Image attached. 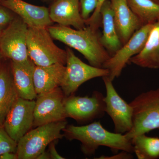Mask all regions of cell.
<instances>
[{"label":"cell","mask_w":159,"mask_h":159,"mask_svg":"<svg viewBox=\"0 0 159 159\" xmlns=\"http://www.w3.org/2000/svg\"><path fill=\"white\" fill-rule=\"evenodd\" d=\"M62 132L64 137L68 140L80 141L81 152L88 156L93 155L101 146L108 147L115 153L119 150L134 152L132 141L127 139L125 134L109 131L99 121L81 126L67 125Z\"/></svg>","instance_id":"cell-1"},{"label":"cell","mask_w":159,"mask_h":159,"mask_svg":"<svg viewBox=\"0 0 159 159\" xmlns=\"http://www.w3.org/2000/svg\"><path fill=\"white\" fill-rule=\"evenodd\" d=\"M47 28L53 39L79 51L91 66L102 68L111 57L100 42L98 29L86 26L83 29H74L58 25Z\"/></svg>","instance_id":"cell-2"},{"label":"cell","mask_w":159,"mask_h":159,"mask_svg":"<svg viewBox=\"0 0 159 159\" xmlns=\"http://www.w3.org/2000/svg\"><path fill=\"white\" fill-rule=\"evenodd\" d=\"M52 39L47 27H29L27 37L28 55L35 66L66 65V50L57 47Z\"/></svg>","instance_id":"cell-3"},{"label":"cell","mask_w":159,"mask_h":159,"mask_svg":"<svg viewBox=\"0 0 159 159\" xmlns=\"http://www.w3.org/2000/svg\"><path fill=\"white\" fill-rule=\"evenodd\" d=\"M133 108V127L127 139L159 129V88L139 94L129 103Z\"/></svg>","instance_id":"cell-4"},{"label":"cell","mask_w":159,"mask_h":159,"mask_svg":"<svg viewBox=\"0 0 159 159\" xmlns=\"http://www.w3.org/2000/svg\"><path fill=\"white\" fill-rule=\"evenodd\" d=\"M66 120L51 122L31 129L18 142V159H36L51 142L61 139Z\"/></svg>","instance_id":"cell-5"},{"label":"cell","mask_w":159,"mask_h":159,"mask_svg":"<svg viewBox=\"0 0 159 159\" xmlns=\"http://www.w3.org/2000/svg\"><path fill=\"white\" fill-rule=\"evenodd\" d=\"M67 53L66 70L61 85L65 97L74 95L83 84L93 78L108 77V70L88 65L82 61L69 48Z\"/></svg>","instance_id":"cell-6"},{"label":"cell","mask_w":159,"mask_h":159,"mask_svg":"<svg viewBox=\"0 0 159 159\" xmlns=\"http://www.w3.org/2000/svg\"><path fill=\"white\" fill-rule=\"evenodd\" d=\"M29 27L19 16L12 21L0 35V51L4 58L16 62L29 59L27 37Z\"/></svg>","instance_id":"cell-7"},{"label":"cell","mask_w":159,"mask_h":159,"mask_svg":"<svg viewBox=\"0 0 159 159\" xmlns=\"http://www.w3.org/2000/svg\"><path fill=\"white\" fill-rule=\"evenodd\" d=\"M104 97L97 91H94L91 97H79L74 94L66 97L64 107L67 118L80 123L102 118L106 113Z\"/></svg>","instance_id":"cell-8"},{"label":"cell","mask_w":159,"mask_h":159,"mask_svg":"<svg viewBox=\"0 0 159 159\" xmlns=\"http://www.w3.org/2000/svg\"><path fill=\"white\" fill-rule=\"evenodd\" d=\"M152 26L153 24H147L136 31L127 42L103 64L102 68L108 70L111 80L119 77L131 58L142 51Z\"/></svg>","instance_id":"cell-9"},{"label":"cell","mask_w":159,"mask_h":159,"mask_svg":"<svg viewBox=\"0 0 159 159\" xmlns=\"http://www.w3.org/2000/svg\"><path fill=\"white\" fill-rule=\"evenodd\" d=\"M65 97L60 87L37 95L35 99L33 127L66 120Z\"/></svg>","instance_id":"cell-10"},{"label":"cell","mask_w":159,"mask_h":159,"mask_svg":"<svg viewBox=\"0 0 159 159\" xmlns=\"http://www.w3.org/2000/svg\"><path fill=\"white\" fill-rule=\"evenodd\" d=\"M102 79L106 92L104 97L105 112L112 120L115 132L127 133L133 127V108L119 96L114 87L113 81L108 77H102Z\"/></svg>","instance_id":"cell-11"},{"label":"cell","mask_w":159,"mask_h":159,"mask_svg":"<svg viewBox=\"0 0 159 159\" xmlns=\"http://www.w3.org/2000/svg\"><path fill=\"white\" fill-rule=\"evenodd\" d=\"M35 103V100L18 97L6 116L3 126L17 142L33 127Z\"/></svg>","instance_id":"cell-12"},{"label":"cell","mask_w":159,"mask_h":159,"mask_svg":"<svg viewBox=\"0 0 159 159\" xmlns=\"http://www.w3.org/2000/svg\"><path fill=\"white\" fill-rule=\"evenodd\" d=\"M0 4L19 16L29 27L48 28L53 23L46 7L34 6L23 0H2Z\"/></svg>","instance_id":"cell-13"},{"label":"cell","mask_w":159,"mask_h":159,"mask_svg":"<svg viewBox=\"0 0 159 159\" xmlns=\"http://www.w3.org/2000/svg\"><path fill=\"white\" fill-rule=\"evenodd\" d=\"M117 33L122 45L144 26L129 8L126 0H110Z\"/></svg>","instance_id":"cell-14"},{"label":"cell","mask_w":159,"mask_h":159,"mask_svg":"<svg viewBox=\"0 0 159 159\" xmlns=\"http://www.w3.org/2000/svg\"><path fill=\"white\" fill-rule=\"evenodd\" d=\"M49 10L51 20L58 25L77 29L86 26L80 14L79 0H56Z\"/></svg>","instance_id":"cell-15"},{"label":"cell","mask_w":159,"mask_h":159,"mask_svg":"<svg viewBox=\"0 0 159 159\" xmlns=\"http://www.w3.org/2000/svg\"><path fill=\"white\" fill-rule=\"evenodd\" d=\"M11 72L18 95L20 98L35 100L37 97L34 83L35 65L29 58L24 62L10 61Z\"/></svg>","instance_id":"cell-16"},{"label":"cell","mask_w":159,"mask_h":159,"mask_svg":"<svg viewBox=\"0 0 159 159\" xmlns=\"http://www.w3.org/2000/svg\"><path fill=\"white\" fill-rule=\"evenodd\" d=\"M56 63L48 66H35L33 75L37 95L60 87L64 77L66 66Z\"/></svg>","instance_id":"cell-17"},{"label":"cell","mask_w":159,"mask_h":159,"mask_svg":"<svg viewBox=\"0 0 159 159\" xmlns=\"http://www.w3.org/2000/svg\"><path fill=\"white\" fill-rule=\"evenodd\" d=\"M9 64H0V125H3L7 114L18 97Z\"/></svg>","instance_id":"cell-18"},{"label":"cell","mask_w":159,"mask_h":159,"mask_svg":"<svg viewBox=\"0 0 159 159\" xmlns=\"http://www.w3.org/2000/svg\"><path fill=\"white\" fill-rule=\"evenodd\" d=\"M129 62L142 68L159 69V20L153 23L142 51Z\"/></svg>","instance_id":"cell-19"},{"label":"cell","mask_w":159,"mask_h":159,"mask_svg":"<svg viewBox=\"0 0 159 159\" xmlns=\"http://www.w3.org/2000/svg\"><path fill=\"white\" fill-rule=\"evenodd\" d=\"M100 13L103 28L100 42L111 56L121 48L123 45L117 33L110 0H106L103 3L100 8Z\"/></svg>","instance_id":"cell-20"},{"label":"cell","mask_w":159,"mask_h":159,"mask_svg":"<svg viewBox=\"0 0 159 159\" xmlns=\"http://www.w3.org/2000/svg\"><path fill=\"white\" fill-rule=\"evenodd\" d=\"M129 8L143 25L159 20V4L153 0H126Z\"/></svg>","instance_id":"cell-21"},{"label":"cell","mask_w":159,"mask_h":159,"mask_svg":"<svg viewBox=\"0 0 159 159\" xmlns=\"http://www.w3.org/2000/svg\"><path fill=\"white\" fill-rule=\"evenodd\" d=\"M134 152L139 159H157L159 158V138L148 137L146 134L131 139Z\"/></svg>","instance_id":"cell-22"},{"label":"cell","mask_w":159,"mask_h":159,"mask_svg":"<svg viewBox=\"0 0 159 159\" xmlns=\"http://www.w3.org/2000/svg\"><path fill=\"white\" fill-rule=\"evenodd\" d=\"M17 144L7 133L3 125H0V155L8 152L16 153Z\"/></svg>","instance_id":"cell-23"},{"label":"cell","mask_w":159,"mask_h":159,"mask_svg":"<svg viewBox=\"0 0 159 159\" xmlns=\"http://www.w3.org/2000/svg\"><path fill=\"white\" fill-rule=\"evenodd\" d=\"M99 0H80V11L84 20H86L90 16L97 7Z\"/></svg>","instance_id":"cell-24"},{"label":"cell","mask_w":159,"mask_h":159,"mask_svg":"<svg viewBox=\"0 0 159 159\" xmlns=\"http://www.w3.org/2000/svg\"><path fill=\"white\" fill-rule=\"evenodd\" d=\"M106 0H99L97 7L92 15L87 20H85V25L94 28L99 29L101 22V17L100 15V8Z\"/></svg>","instance_id":"cell-25"},{"label":"cell","mask_w":159,"mask_h":159,"mask_svg":"<svg viewBox=\"0 0 159 159\" xmlns=\"http://www.w3.org/2000/svg\"><path fill=\"white\" fill-rule=\"evenodd\" d=\"M9 11L3 6H0V35L14 18V16Z\"/></svg>","instance_id":"cell-26"},{"label":"cell","mask_w":159,"mask_h":159,"mask_svg":"<svg viewBox=\"0 0 159 159\" xmlns=\"http://www.w3.org/2000/svg\"><path fill=\"white\" fill-rule=\"evenodd\" d=\"M133 158V156L132 153L122 151L121 152L118 154H116L111 156H105L102 155L97 159H129Z\"/></svg>","instance_id":"cell-27"},{"label":"cell","mask_w":159,"mask_h":159,"mask_svg":"<svg viewBox=\"0 0 159 159\" xmlns=\"http://www.w3.org/2000/svg\"><path fill=\"white\" fill-rule=\"evenodd\" d=\"M57 140L53 141L49 144L48 152L50 154L51 159H64V157L61 156L56 150L55 145Z\"/></svg>","instance_id":"cell-28"},{"label":"cell","mask_w":159,"mask_h":159,"mask_svg":"<svg viewBox=\"0 0 159 159\" xmlns=\"http://www.w3.org/2000/svg\"><path fill=\"white\" fill-rule=\"evenodd\" d=\"M0 159H18V157L16 153L8 152L1 155Z\"/></svg>","instance_id":"cell-29"},{"label":"cell","mask_w":159,"mask_h":159,"mask_svg":"<svg viewBox=\"0 0 159 159\" xmlns=\"http://www.w3.org/2000/svg\"><path fill=\"white\" fill-rule=\"evenodd\" d=\"M51 159V157H50V154H49L48 152H46V151H45L42 153L40 154L36 159Z\"/></svg>","instance_id":"cell-30"},{"label":"cell","mask_w":159,"mask_h":159,"mask_svg":"<svg viewBox=\"0 0 159 159\" xmlns=\"http://www.w3.org/2000/svg\"><path fill=\"white\" fill-rule=\"evenodd\" d=\"M3 58H4V57H3V55H2L1 51H0V64H1V62H2V61Z\"/></svg>","instance_id":"cell-31"},{"label":"cell","mask_w":159,"mask_h":159,"mask_svg":"<svg viewBox=\"0 0 159 159\" xmlns=\"http://www.w3.org/2000/svg\"><path fill=\"white\" fill-rule=\"evenodd\" d=\"M153 1L155 2H156L158 3L159 4V0H153Z\"/></svg>","instance_id":"cell-32"},{"label":"cell","mask_w":159,"mask_h":159,"mask_svg":"<svg viewBox=\"0 0 159 159\" xmlns=\"http://www.w3.org/2000/svg\"><path fill=\"white\" fill-rule=\"evenodd\" d=\"M1 1H2V0H0V2H1Z\"/></svg>","instance_id":"cell-33"},{"label":"cell","mask_w":159,"mask_h":159,"mask_svg":"<svg viewBox=\"0 0 159 159\" xmlns=\"http://www.w3.org/2000/svg\"><path fill=\"white\" fill-rule=\"evenodd\" d=\"M50 1H51V0H50Z\"/></svg>","instance_id":"cell-34"}]
</instances>
